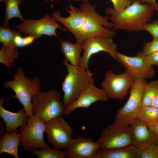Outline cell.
I'll use <instances>...</instances> for the list:
<instances>
[{"label":"cell","instance_id":"23","mask_svg":"<svg viewBox=\"0 0 158 158\" xmlns=\"http://www.w3.org/2000/svg\"><path fill=\"white\" fill-rule=\"evenodd\" d=\"M145 123L148 127L158 121V108L152 106H142L137 118Z\"/></svg>","mask_w":158,"mask_h":158},{"label":"cell","instance_id":"25","mask_svg":"<svg viewBox=\"0 0 158 158\" xmlns=\"http://www.w3.org/2000/svg\"><path fill=\"white\" fill-rule=\"evenodd\" d=\"M158 90V80L146 82L143 90L142 105L150 106L153 99Z\"/></svg>","mask_w":158,"mask_h":158},{"label":"cell","instance_id":"11","mask_svg":"<svg viewBox=\"0 0 158 158\" xmlns=\"http://www.w3.org/2000/svg\"><path fill=\"white\" fill-rule=\"evenodd\" d=\"M45 132L48 142L56 149H66L73 138V130L62 116L45 122Z\"/></svg>","mask_w":158,"mask_h":158},{"label":"cell","instance_id":"26","mask_svg":"<svg viewBox=\"0 0 158 158\" xmlns=\"http://www.w3.org/2000/svg\"><path fill=\"white\" fill-rule=\"evenodd\" d=\"M20 33L14 29L11 30L9 28L0 26V42L5 45L16 46L14 42V39L16 36L20 34Z\"/></svg>","mask_w":158,"mask_h":158},{"label":"cell","instance_id":"27","mask_svg":"<svg viewBox=\"0 0 158 158\" xmlns=\"http://www.w3.org/2000/svg\"><path fill=\"white\" fill-rule=\"evenodd\" d=\"M40 38L39 37L30 35L22 37L20 34L16 37L14 42L17 47H23L32 44L35 39Z\"/></svg>","mask_w":158,"mask_h":158},{"label":"cell","instance_id":"16","mask_svg":"<svg viewBox=\"0 0 158 158\" xmlns=\"http://www.w3.org/2000/svg\"><path fill=\"white\" fill-rule=\"evenodd\" d=\"M129 126L132 145L141 150L157 145L158 138L144 122L137 119Z\"/></svg>","mask_w":158,"mask_h":158},{"label":"cell","instance_id":"34","mask_svg":"<svg viewBox=\"0 0 158 158\" xmlns=\"http://www.w3.org/2000/svg\"><path fill=\"white\" fill-rule=\"evenodd\" d=\"M148 127L150 131L158 138V121Z\"/></svg>","mask_w":158,"mask_h":158},{"label":"cell","instance_id":"12","mask_svg":"<svg viewBox=\"0 0 158 158\" xmlns=\"http://www.w3.org/2000/svg\"><path fill=\"white\" fill-rule=\"evenodd\" d=\"M58 22L49 14L38 20L25 19L16 26L20 33L28 35L41 37L42 35L57 37L56 30L59 29L63 31H68L62 28Z\"/></svg>","mask_w":158,"mask_h":158},{"label":"cell","instance_id":"8","mask_svg":"<svg viewBox=\"0 0 158 158\" xmlns=\"http://www.w3.org/2000/svg\"><path fill=\"white\" fill-rule=\"evenodd\" d=\"M135 80L126 71L116 74L111 70H109L105 74L101 86L109 99L122 100L126 97L128 91Z\"/></svg>","mask_w":158,"mask_h":158},{"label":"cell","instance_id":"38","mask_svg":"<svg viewBox=\"0 0 158 158\" xmlns=\"http://www.w3.org/2000/svg\"><path fill=\"white\" fill-rule=\"evenodd\" d=\"M157 145L158 146V142L157 144Z\"/></svg>","mask_w":158,"mask_h":158},{"label":"cell","instance_id":"24","mask_svg":"<svg viewBox=\"0 0 158 158\" xmlns=\"http://www.w3.org/2000/svg\"><path fill=\"white\" fill-rule=\"evenodd\" d=\"M30 152L36 155L38 158H64L67 157L65 150H60L54 148H43L40 150L30 149Z\"/></svg>","mask_w":158,"mask_h":158},{"label":"cell","instance_id":"22","mask_svg":"<svg viewBox=\"0 0 158 158\" xmlns=\"http://www.w3.org/2000/svg\"><path fill=\"white\" fill-rule=\"evenodd\" d=\"M17 47L3 44L0 50V62L5 65L9 70L13 66L18 55Z\"/></svg>","mask_w":158,"mask_h":158},{"label":"cell","instance_id":"18","mask_svg":"<svg viewBox=\"0 0 158 158\" xmlns=\"http://www.w3.org/2000/svg\"><path fill=\"white\" fill-rule=\"evenodd\" d=\"M141 151L132 145L119 148H99L94 158H140Z\"/></svg>","mask_w":158,"mask_h":158},{"label":"cell","instance_id":"33","mask_svg":"<svg viewBox=\"0 0 158 158\" xmlns=\"http://www.w3.org/2000/svg\"><path fill=\"white\" fill-rule=\"evenodd\" d=\"M140 3L143 4L148 3L152 6L155 11H158V4L156 2V0H139Z\"/></svg>","mask_w":158,"mask_h":158},{"label":"cell","instance_id":"4","mask_svg":"<svg viewBox=\"0 0 158 158\" xmlns=\"http://www.w3.org/2000/svg\"><path fill=\"white\" fill-rule=\"evenodd\" d=\"M63 63L66 66L67 74L62 85L63 92L62 102L66 108L75 101L90 84L93 83V73L88 70L75 66L64 59Z\"/></svg>","mask_w":158,"mask_h":158},{"label":"cell","instance_id":"19","mask_svg":"<svg viewBox=\"0 0 158 158\" xmlns=\"http://www.w3.org/2000/svg\"><path fill=\"white\" fill-rule=\"evenodd\" d=\"M17 130L11 132H7L0 140V154L7 153L19 157L18 149L20 145L21 133H18Z\"/></svg>","mask_w":158,"mask_h":158},{"label":"cell","instance_id":"13","mask_svg":"<svg viewBox=\"0 0 158 158\" xmlns=\"http://www.w3.org/2000/svg\"><path fill=\"white\" fill-rule=\"evenodd\" d=\"M118 61L126 70L135 79L145 80L152 78L155 75L154 69L148 61L146 55L142 51H138L136 56H128L118 51Z\"/></svg>","mask_w":158,"mask_h":158},{"label":"cell","instance_id":"29","mask_svg":"<svg viewBox=\"0 0 158 158\" xmlns=\"http://www.w3.org/2000/svg\"><path fill=\"white\" fill-rule=\"evenodd\" d=\"M140 158H158V146L156 145L142 150Z\"/></svg>","mask_w":158,"mask_h":158},{"label":"cell","instance_id":"7","mask_svg":"<svg viewBox=\"0 0 158 158\" xmlns=\"http://www.w3.org/2000/svg\"><path fill=\"white\" fill-rule=\"evenodd\" d=\"M81 44L84 52L78 63V66L80 67L88 70L91 57L101 51L107 53L113 59L118 61L116 54L118 45L112 37L95 36L85 39Z\"/></svg>","mask_w":158,"mask_h":158},{"label":"cell","instance_id":"5","mask_svg":"<svg viewBox=\"0 0 158 158\" xmlns=\"http://www.w3.org/2000/svg\"><path fill=\"white\" fill-rule=\"evenodd\" d=\"M61 95L51 90L41 91L32 99L33 115L45 123L64 115L65 107Z\"/></svg>","mask_w":158,"mask_h":158},{"label":"cell","instance_id":"1","mask_svg":"<svg viewBox=\"0 0 158 158\" xmlns=\"http://www.w3.org/2000/svg\"><path fill=\"white\" fill-rule=\"evenodd\" d=\"M96 5L83 1L80 8L70 5L65 8L69 14L67 17L61 16L59 11L51 13L55 20L62 24L75 36L76 42L81 43L85 39L97 36L112 38L116 34L113 30L114 24L109 22V16H103L96 11Z\"/></svg>","mask_w":158,"mask_h":158},{"label":"cell","instance_id":"36","mask_svg":"<svg viewBox=\"0 0 158 158\" xmlns=\"http://www.w3.org/2000/svg\"><path fill=\"white\" fill-rule=\"evenodd\" d=\"M89 0H73V1H88Z\"/></svg>","mask_w":158,"mask_h":158},{"label":"cell","instance_id":"21","mask_svg":"<svg viewBox=\"0 0 158 158\" xmlns=\"http://www.w3.org/2000/svg\"><path fill=\"white\" fill-rule=\"evenodd\" d=\"M4 1L6 6L5 22L4 26L9 28L8 23L10 20L14 18H19L23 22L25 19L22 15L19 6L24 4V0H0Z\"/></svg>","mask_w":158,"mask_h":158},{"label":"cell","instance_id":"2","mask_svg":"<svg viewBox=\"0 0 158 158\" xmlns=\"http://www.w3.org/2000/svg\"><path fill=\"white\" fill-rule=\"evenodd\" d=\"M132 1L130 5L119 11L111 7L105 8L104 12L110 16L114 31H141L145 24L152 20L155 11L153 7L148 3L142 4L139 0Z\"/></svg>","mask_w":158,"mask_h":158},{"label":"cell","instance_id":"14","mask_svg":"<svg viewBox=\"0 0 158 158\" xmlns=\"http://www.w3.org/2000/svg\"><path fill=\"white\" fill-rule=\"evenodd\" d=\"M100 148L90 137L78 136L72 138L66 149L68 158H94Z\"/></svg>","mask_w":158,"mask_h":158},{"label":"cell","instance_id":"35","mask_svg":"<svg viewBox=\"0 0 158 158\" xmlns=\"http://www.w3.org/2000/svg\"><path fill=\"white\" fill-rule=\"evenodd\" d=\"M151 106L158 108V90L153 99Z\"/></svg>","mask_w":158,"mask_h":158},{"label":"cell","instance_id":"15","mask_svg":"<svg viewBox=\"0 0 158 158\" xmlns=\"http://www.w3.org/2000/svg\"><path fill=\"white\" fill-rule=\"evenodd\" d=\"M109 98L102 89L90 84L80 95L78 98L65 108L64 115H68L78 108H88L98 101L106 102Z\"/></svg>","mask_w":158,"mask_h":158},{"label":"cell","instance_id":"6","mask_svg":"<svg viewBox=\"0 0 158 158\" xmlns=\"http://www.w3.org/2000/svg\"><path fill=\"white\" fill-rule=\"evenodd\" d=\"M146 82V80L143 78L135 79L130 88L128 99L116 112L114 122L129 126L137 119L142 106V94Z\"/></svg>","mask_w":158,"mask_h":158},{"label":"cell","instance_id":"30","mask_svg":"<svg viewBox=\"0 0 158 158\" xmlns=\"http://www.w3.org/2000/svg\"><path fill=\"white\" fill-rule=\"evenodd\" d=\"M158 51V39H153L146 43L142 48V52L145 55L150 54Z\"/></svg>","mask_w":158,"mask_h":158},{"label":"cell","instance_id":"10","mask_svg":"<svg viewBox=\"0 0 158 158\" xmlns=\"http://www.w3.org/2000/svg\"><path fill=\"white\" fill-rule=\"evenodd\" d=\"M96 141L100 148H119L132 145L129 126L114 122L104 128Z\"/></svg>","mask_w":158,"mask_h":158},{"label":"cell","instance_id":"31","mask_svg":"<svg viewBox=\"0 0 158 158\" xmlns=\"http://www.w3.org/2000/svg\"><path fill=\"white\" fill-rule=\"evenodd\" d=\"M113 5V9L116 11H120L130 5L132 0H110Z\"/></svg>","mask_w":158,"mask_h":158},{"label":"cell","instance_id":"9","mask_svg":"<svg viewBox=\"0 0 158 158\" xmlns=\"http://www.w3.org/2000/svg\"><path fill=\"white\" fill-rule=\"evenodd\" d=\"M44 132L45 123L33 115L29 117L20 130L19 146L27 150L50 148L44 140Z\"/></svg>","mask_w":158,"mask_h":158},{"label":"cell","instance_id":"17","mask_svg":"<svg viewBox=\"0 0 158 158\" xmlns=\"http://www.w3.org/2000/svg\"><path fill=\"white\" fill-rule=\"evenodd\" d=\"M5 101L3 98L0 100V116L4 121L7 132L10 133L17 130L20 127L22 130L26 124L29 117L24 108H22L16 112L10 111L5 109L3 106Z\"/></svg>","mask_w":158,"mask_h":158},{"label":"cell","instance_id":"3","mask_svg":"<svg viewBox=\"0 0 158 158\" xmlns=\"http://www.w3.org/2000/svg\"><path fill=\"white\" fill-rule=\"evenodd\" d=\"M13 80L4 81V87L9 88L15 95L11 98H16L23 106L29 117L33 115L32 99L41 92V83L38 78H29L26 76L23 67L19 66L13 75Z\"/></svg>","mask_w":158,"mask_h":158},{"label":"cell","instance_id":"20","mask_svg":"<svg viewBox=\"0 0 158 158\" xmlns=\"http://www.w3.org/2000/svg\"><path fill=\"white\" fill-rule=\"evenodd\" d=\"M59 42L60 49L64 54L65 59L73 65L78 66L83 49L81 43H73L61 39H59Z\"/></svg>","mask_w":158,"mask_h":158},{"label":"cell","instance_id":"37","mask_svg":"<svg viewBox=\"0 0 158 158\" xmlns=\"http://www.w3.org/2000/svg\"><path fill=\"white\" fill-rule=\"evenodd\" d=\"M49 0H50L51 1L52 3H53V1L54 0H47V1H49Z\"/></svg>","mask_w":158,"mask_h":158},{"label":"cell","instance_id":"32","mask_svg":"<svg viewBox=\"0 0 158 158\" xmlns=\"http://www.w3.org/2000/svg\"><path fill=\"white\" fill-rule=\"evenodd\" d=\"M147 58L152 66H158V51L154 53L146 55Z\"/></svg>","mask_w":158,"mask_h":158},{"label":"cell","instance_id":"28","mask_svg":"<svg viewBox=\"0 0 158 158\" xmlns=\"http://www.w3.org/2000/svg\"><path fill=\"white\" fill-rule=\"evenodd\" d=\"M142 30L149 32L152 36L153 39H158V20L145 24L142 27Z\"/></svg>","mask_w":158,"mask_h":158}]
</instances>
